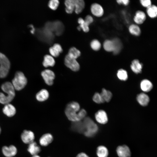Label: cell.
<instances>
[{
    "instance_id": "12",
    "label": "cell",
    "mask_w": 157,
    "mask_h": 157,
    "mask_svg": "<svg viewBox=\"0 0 157 157\" xmlns=\"http://www.w3.org/2000/svg\"><path fill=\"white\" fill-rule=\"evenodd\" d=\"M92 14L97 17H100L104 14V10L100 5L97 3L92 4L90 8Z\"/></svg>"
},
{
    "instance_id": "20",
    "label": "cell",
    "mask_w": 157,
    "mask_h": 157,
    "mask_svg": "<svg viewBox=\"0 0 157 157\" xmlns=\"http://www.w3.org/2000/svg\"><path fill=\"white\" fill-rule=\"evenodd\" d=\"M140 86L141 89L143 91L147 92L152 89L153 85L150 81L147 79H144L141 81Z\"/></svg>"
},
{
    "instance_id": "37",
    "label": "cell",
    "mask_w": 157,
    "mask_h": 157,
    "mask_svg": "<svg viewBox=\"0 0 157 157\" xmlns=\"http://www.w3.org/2000/svg\"><path fill=\"white\" fill-rule=\"evenodd\" d=\"M49 51L51 56L53 57H57L60 55V53L53 47L49 48Z\"/></svg>"
},
{
    "instance_id": "38",
    "label": "cell",
    "mask_w": 157,
    "mask_h": 157,
    "mask_svg": "<svg viewBox=\"0 0 157 157\" xmlns=\"http://www.w3.org/2000/svg\"><path fill=\"white\" fill-rule=\"evenodd\" d=\"M140 1L142 5L147 8L151 5V1L150 0H141Z\"/></svg>"
},
{
    "instance_id": "45",
    "label": "cell",
    "mask_w": 157,
    "mask_h": 157,
    "mask_svg": "<svg viewBox=\"0 0 157 157\" xmlns=\"http://www.w3.org/2000/svg\"><path fill=\"white\" fill-rule=\"evenodd\" d=\"M1 127H0V134L1 133Z\"/></svg>"
},
{
    "instance_id": "1",
    "label": "cell",
    "mask_w": 157,
    "mask_h": 157,
    "mask_svg": "<svg viewBox=\"0 0 157 157\" xmlns=\"http://www.w3.org/2000/svg\"><path fill=\"white\" fill-rule=\"evenodd\" d=\"M65 113L68 119L72 122L83 120L87 115L85 110L80 109L79 104L74 101L71 102L67 105Z\"/></svg>"
},
{
    "instance_id": "40",
    "label": "cell",
    "mask_w": 157,
    "mask_h": 157,
    "mask_svg": "<svg viewBox=\"0 0 157 157\" xmlns=\"http://www.w3.org/2000/svg\"><path fill=\"white\" fill-rule=\"evenodd\" d=\"M53 47L60 53H62L63 51V49L61 46L59 44L55 43L54 44Z\"/></svg>"
},
{
    "instance_id": "32",
    "label": "cell",
    "mask_w": 157,
    "mask_h": 157,
    "mask_svg": "<svg viewBox=\"0 0 157 157\" xmlns=\"http://www.w3.org/2000/svg\"><path fill=\"white\" fill-rule=\"evenodd\" d=\"M117 76L119 79L123 81H126L128 77L127 72L123 69H119L118 71Z\"/></svg>"
},
{
    "instance_id": "25",
    "label": "cell",
    "mask_w": 157,
    "mask_h": 157,
    "mask_svg": "<svg viewBox=\"0 0 157 157\" xmlns=\"http://www.w3.org/2000/svg\"><path fill=\"white\" fill-rule=\"evenodd\" d=\"M97 154L98 157H107L108 155V149L104 146H99L97 148Z\"/></svg>"
},
{
    "instance_id": "35",
    "label": "cell",
    "mask_w": 157,
    "mask_h": 157,
    "mask_svg": "<svg viewBox=\"0 0 157 157\" xmlns=\"http://www.w3.org/2000/svg\"><path fill=\"white\" fill-rule=\"evenodd\" d=\"M59 2L58 0H51L48 3L49 7L53 10H56L58 7Z\"/></svg>"
},
{
    "instance_id": "22",
    "label": "cell",
    "mask_w": 157,
    "mask_h": 157,
    "mask_svg": "<svg viewBox=\"0 0 157 157\" xmlns=\"http://www.w3.org/2000/svg\"><path fill=\"white\" fill-rule=\"evenodd\" d=\"M65 10L68 14L72 13L75 8V0H66L65 1Z\"/></svg>"
},
{
    "instance_id": "43",
    "label": "cell",
    "mask_w": 157,
    "mask_h": 157,
    "mask_svg": "<svg viewBox=\"0 0 157 157\" xmlns=\"http://www.w3.org/2000/svg\"><path fill=\"white\" fill-rule=\"evenodd\" d=\"M30 26L32 28L31 30V32L32 33H34L35 31V28H34L33 26L32 25H30Z\"/></svg>"
},
{
    "instance_id": "4",
    "label": "cell",
    "mask_w": 157,
    "mask_h": 157,
    "mask_svg": "<svg viewBox=\"0 0 157 157\" xmlns=\"http://www.w3.org/2000/svg\"><path fill=\"white\" fill-rule=\"evenodd\" d=\"M10 65V62L7 57L0 52V78H3L7 76Z\"/></svg>"
},
{
    "instance_id": "14",
    "label": "cell",
    "mask_w": 157,
    "mask_h": 157,
    "mask_svg": "<svg viewBox=\"0 0 157 157\" xmlns=\"http://www.w3.org/2000/svg\"><path fill=\"white\" fill-rule=\"evenodd\" d=\"M4 114L8 117H12L16 113V110L15 107L12 104L8 103L5 104L3 109Z\"/></svg>"
},
{
    "instance_id": "16",
    "label": "cell",
    "mask_w": 157,
    "mask_h": 157,
    "mask_svg": "<svg viewBox=\"0 0 157 157\" xmlns=\"http://www.w3.org/2000/svg\"><path fill=\"white\" fill-rule=\"evenodd\" d=\"M136 99L138 103L142 106L147 105L149 101V98L147 95L144 93L138 94Z\"/></svg>"
},
{
    "instance_id": "9",
    "label": "cell",
    "mask_w": 157,
    "mask_h": 157,
    "mask_svg": "<svg viewBox=\"0 0 157 157\" xmlns=\"http://www.w3.org/2000/svg\"><path fill=\"white\" fill-rule=\"evenodd\" d=\"M2 152L6 157H13L17 154V150L15 146L11 145L8 146H3L2 148Z\"/></svg>"
},
{
    "instance_id": "39",
    "label": "cell",
    "mask_w": 157,
    "mask_h": 157,
    "mask_svg": "<svg viewBox=\"0 0 157 157\" xmlns=\"http://www.w3.org/2000/svg\"><path fill=\"white\" fill-rule=\"evenodd\" d=\"M84 20L85 22L89 26L93 21L92 17L90 15H88L86 16Z\"/></svg>"
},
{
    "instance_id": "41",
    "label": "cell",
    "mask_w": 157,
    "mask_h": 157,
    "mask_svg": "<svg viewBox=\"0 0 157 157\" xmlns=\"http://www.w3.org/2000/svg\"><path fill=\"white\" fill-rule=\"evenodd\" d=\"M117 1L119 4H122L126 6L128 5L129 2V1L128 0H119Z\"/></svg>"
},
{
    "instance_id": "6",
    "label": "cell",
    "mask_w": 157,
    "mask_h": 157,
    "mask_svg": "<svg viewBox=\"0 0 157 157\" xmlns=\"http://www.w3.org/2000/svg\"><path fill=\"white\" fill-rule=\"evenodd\" d=\"M41 75L47 84L49 85L53 84L55 74L53 71L49 69H45L41 72Z\"/></svg>"
},
{
    "instance_id": "24",
    "label": "cell",
    "mask_w": 157,
    "mask_h": 157,
    "mask_svg": "<svg viewBox=\"0 0 157 157\" xmlns=\"http://www.w3.org/2000/svg\"><path fill=\"white\" fill-rule=\"evenodd\" d=\"M74 11L77 14L81 13L85 8V3L83 0H75Z\"/></svg>"
},
{
    "instance_id": "29",
    "label": "cell",
    "mask_w": 157,
    "mask_h": 157,
    "mask_svg": "<svg viewBox=\"0 0 157 157\" xmlns=\"http://www.w3.org/2000/svg\"><path fill=\"white\" fill-rule=\"evenodd\" d=\"M147 13L149 16L151 18H154L157 16V8L154 5H151L147 8Z\"/></svg>"
},
{
    "instance_id": "2",
    "label": "cell",
    "mask_w": 157,
    "mask_h": 157,
    "mask_svg": "<svg viewBox=\"0 0 157 157\" xmlns=\"http://www.w3.org/2000/svg\"><path fill=\"white\" fill-rule=\"evenodd\" d=\"M84 132L83 134L88 137H91L98 132V127L97 124L90 117H86L83 120Z\"/></svg>"
},
{
    "instance_id": "23",
    "label": "cell",
    "mask_w": 157,
    "mask_h": 157,
    "mask_svg": "<svg viewBox=\"0 0 157 157\" xmlns=\"http://www.w3.org/2000/svg\"><path fill=\"white\" fill-rule=\"evenodd\" d=\"M72 123V128L73 130L78 133H83L84 128L82 120Z\"/></svg>"
},
{
    "instance_id": "3",
    "label": "cell",
    "mask_w": 157,
    "mask_h": 157,
    "mask_svg": "<svg viewBox=\"0 0 157 157\" xmlns=\"http://www.w3.org/2000/svg\"><path fill=\"white\" fill-rule=\"evenodd\" d=\"M27 82V78L23 72L18 71L16 73L11 83L15 90L19 91L25 87Z\"/></svg>"
},
{
    "instance_id": "10",
    "label": "cell",
    "mask_w": 157,
    "mask_h": 157,
    "mask_svg": "<svg viewBox=\"0 0 157 157\" xmlns=\"http://www.w3.org/2000/svg\"><path fill=\"white\" fill-rule=\"evenodd\" d=\"M116 152L119 157H130L131 152L129 148L126 145L118 146Z\"/></svg>"
},
{
    "instance_id": "19",
    "label": "cell",
    "mask_w": 157,
    "mask_h": 157,
    "mask_svg": "<svg viewBox=\"0 0 157 157\" xmlns=\"http://www.w3.org/2000/svg\"><path fill=\"white\" fill-rule=\"evenodd\" d=\"M49 96L48 91L46 89H42L37 93L36 95V98L38 101L42 102L47 100Z\"/></svg>"
},
{
    "instance_id": "31",
    "label": "cell",
    "mask_w": 157,
    "mask_h": 157,
    "mask_svg": "<svg viewBox=\"0 0 157 157\" xmlns=\"http://www.w3.org/2000/svg\"><path fill=\"white\" fill-rule=\"evenodd\" d=\"M129 30L131 34L135 36H138L141 33V30L139 27L135 24H132L129 26Z\"/></svg>"
},
{
    "instance_id": "33",
    "label": "cell",
    "mask_w": 157,
    "mask_h": 157,
    "mask_svg": "<svg viewBox=\"0 0 157 157\" xmlns=\"http://www.w3.org/2000/svg\"><path fill=\"white\" fill-rule=\"evenodd\" d=\"M113 40L115 45V49L113 52L115 54H117L121 49L122 44L119 40L117 38H115Z\"/></svg>"
},
{
    "instance_id": "5",
    "label": "cell",
    "mask_w": 157,
    "mask_h": 157,
    "mask_svg": "<svg viewBox=\"0 0 157 157\" xmlns=\"http://www.w3.org/2000/svg\"><path fill=\"white\" fill-rule=\"evenodd\" d=\"M64 63L67 67L73 71H77L80 69V65L76 59L71 57L67 54L65 57Z\"/></svg>"
},
{
    "instance_id": "11",
    "label": "cell",
    "mask_w": 157,
    "mask_h": 157,
    "mask_svg": "<svg viewBox=\"0 0 157 157\" xmlns=\"http://www.w3.org/2000/svg\"><path fill=\"white\" fill-rule=\"evenodd\" d=\"M95 117L96 120L99 123L105 124L108 121V117L106 113L103 110H99L95 114Z\"/></svg>"
},
{
    "instance_id": "21",
    "label": "cell",
    "mask_w": 157,
    "mask_h": 157,
    "mask_svg": "<svg viewBox=\"0 0 157 157\" xmlns=\"http://www.w3.org/2000/svg\"><path fill=\"white\" fill-rule=\"evenodd\" d=\"M55 63V61L51 55H46L44 57L42 64L43 66L47 67L49 66L53 67Z\"/></svg>"
},
{
    "instance_id": "30",
    "label": "cell",
    "mask_w": 157,
    "mask_h": 157,
    "mask_svg": "<svg viewBox=\"0 0 157 157\" xmlns=\"http://www.w3.org/2000/svg\"><path fill=\"white\" fill-rule=\"evenodd\" d=\"M81 54V52L78 50L73 47L69 49L67 55L71 57L76 59L80 56Z\"/></svg>"
},
{
    "instance_id": "15",
    "label": "cell",
    "mask_w": 157,
    "mask_h": 157,
    "mask_svg": "<svg viewBox=\"0 0 157 157\" xmlns=\"http://www.w3.org/2000/svg\"><path fill=\"white\" fill-rule=\"evenodd\" d=\"M28 151L32 156L38 155L41 151V148L37 143L33 141L28 144L27 148Z\"/></svg>"
},
{
    "instance_id": "42",
    "label": "cell",
    "mask_w": 157,
    "mask_h": 157,
    "mask_svg": "<svg viewBox=\"0 0 157 157\" xmlns=\"http://www.w3.org/2000/svg\"><path fill=\"white\" fill-rule=\"evenodd\" d=\"M76 157H89L85 153L81 152L78 154L76 156Z\"/></svg>"
},
{
    "instance_id": "27",
    "label": "cell",
    "mask_w": 157,
    "mask_h": 157,
    "mask_svg": "<svg viewBox=\"0 0 157 157\" xmlns=\"http://www.w3.org/2000/svg\"><path fill=\"white\" fill-rule=\"evenodd\" d=\"M78 23L79 25L77 27V29L79 31L82 29L85 32H88L89 30V26L85 22L84 19L80 17L78 19Z\"/></svg>"
},
{
    "instance_id": "7",
    "label": "cell",
    "mask_w": 157,
    "mask_h": 157,
    "mask_svg": "<svg viewBox=\"0 0 157 157\" xmlns=\"http://www.w3.org/2000/svg\"><path fill=\"white\" fill-rule=\"evenodd\" d=\"M1 89L11 99H13L15 96V89L11 83L9 82L4 83L1 85Z\"/></svg>"
},
{
    "instance_id": "44",
    "label": "cell",
    "mask_w": 157,
    "mask_h": 157,
    "mask_svg": "<svg viewBox=\"0 0 157 157\" xmlns=\"http://www.w3.org/2000/svg\"><path fill=\"white\" fill-rule=\"evenodd\" d=\"M31 157H40L38 154L32 156Z\"/></svg>"
},
{
    "instance_id": "8",
    "label": "cell",
    "mask_w": 157,
    "mask_h": 157,
    "mask_svg": "<svg viewBox=\"0 0 157 157\" xmlns=\"http://www.w3.org/2000/svg\"><path fill=\"white\" fill-rule=\"evenodd\" d=\"M35 138L34 133L30 130H24L21 135L22 141L26 144H29L34 141Z\"/></svg>"
},
{
    "instance_id": "26",
    "label": "cell",
    "mask_w": 157,
    "mask_h": 157,
    "mask_svg": "<svg viewBox=\"0 0 157 157\" xmlns=\"http://www.w3.org/2000/svg\"><path fill=\"white\" fill-rule=\"evenodd\" d=\"M100 94L104 102L110 101L112 96V93L110 91L104 88H103L102 89L101 92Z\"/></svg>"
},
{
    "instance_id": "17",
    "label": "cell",
    "mask_w": 157,
    "mask_h": 157,
    "mask_svg": "<svg viewBox=\"0 0 157 157\" xmlns=\"http://www.w3.org/2000/svg\"><path fill=\"white\" fill-rule=\"evenodd\" d=\"M146 16L145 13L142 11L138 10L136 12L134 17V20L138 24H142L145 20Z\"/></svg>"
},
{
    "instance_id": "34",
    "label": "cell",
    "mask_w": 157,
    "mask_h": 157,
    "mask_svg": "<svg viewBox=\"0 0 157 157\" xmlns=\"http://www.w3.org/2000/svg\"><path fill=\"white\" fill-rule=\"evenodd\" d=\"M90 46L92 49L97 51L100 49L101 47V44L97 40H92L90 43Z\"/></svg>"
},
{
    "instance_id": "36",
    "label": "cell",
    "mask_w": 157,
    "mask_h": 157,
    "mask_svg": "<svg viewBox=\"0 0 157 157\" xmlns=\"http://www.w3.org/2000/svg\"><path fill=\"white\" fill-rule=\"evenodd\" d=\"M92 99L94 102L98 104L104 102L100 93L98 92H96L94 94Z\"/></svg>"
},
{
    "instance_id": "18",
    "label": "cell",
    "mask_w": 157,
    "mask_h": 157,
    "mask_svg": "<svg viewBox=\"0 0 157 157\" xmlns=\"http://www.w3.org/2000/svg\"><path fill=\"white\" fill-rule=\"evenodd\" d=\"M142 65L138 60L135 59L132 62L131 68L132 71L136 74L140 73L142 72Z\"/></svg>"
},
{
    "instance_id": "28",
    "label": "cell",
    "mask_w": 157,
    "mask_h": 157,
    "mask_svg": "<svg viewBox=\"0 0 157 157\" xmlns=\"http://www.w3.org/2000/svg\"><path fill=\"white\" fill-rule=\"evenodd\" d=\"M103 47L104 49L106 51L113 52L115 49V45L113 41V40H105L103 44Z\"/></svg>"
},
{
    "instance_id": "13",
    "label": "cell",
    "mask_w": 157,
    "mask_h": 157,
    "mask_svg": "<svg viewBox=\"0 0 157 157\" xmlns=\"http://www.w3.org/2000/svg\"><path fill=\"white\" fill-rule=\"evenodd\" d=\"M53 140L51 134L47 133L42 135L40 138L39 142L40 144L42 146H47L51 143Z\"/></svg>"
}]
</instances>
